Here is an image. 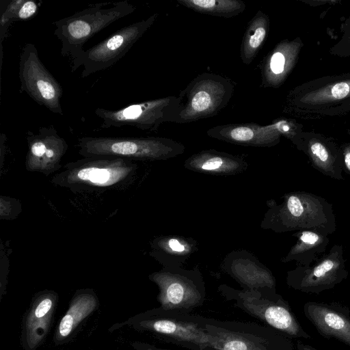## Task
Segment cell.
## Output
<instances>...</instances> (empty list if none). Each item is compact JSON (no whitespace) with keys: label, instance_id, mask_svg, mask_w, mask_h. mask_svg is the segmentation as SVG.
I'll return each mask as SVG.
<instances>
[{"label":"cell","instance_id":"cell-13","mask_svg":"<svg viewBox=\"0 0 350 350\" xmlns=\"http://www.w3.org/2000/svg\"><path fill=\"white\" fill-rule=\"evenodd\" d=\"M349 275L340 244L334 245L327 254L310 266L298 265L290 271L287 284L295 290L306 293L319 294L330 290Z\"/></svg>","mask_w":350,"mask_h":350},{"label":"cell","instance_id":"cell-18","mask_svg":"<svg viewBox=\"0 0 350 350\" xmlns=\"http://www.w3.org/2000/svg\"><path fill=\"white\" fill-rule=\"evenodd\" d=\"M304 47L301 38L285 39L278 43L263 59L262 84L265 88H280L295 67Z\"/></svg>","mask_w":350,"mask_h":350},{"label":"cell","instance_id":"cell-6","mask_svg":"<svg viewBox=\"0 0 350 350\" xmlns=\"http://www.w3.org/2000/svg\"><path fill=\"white\" fill-rule=\"evenodd\" d=\"M208 318L161 307L150 312L140 325L161 340L188 350H215L206 332Z\"/></svg>","mask_w":350,"mask_h":350},{"label":"cell","instance_id":"cell-30","mask_svg":"<svg viewBox=\"0 0 350 350\" xmlns=\"http://www.w3.org/2000/svg\"><path fill=\"white\" fill-rule=\"evenodd\" d=\"M296 347L297 350H320L300 340L297 341Z\"/></svg>","mask_w":350,"mask_h":350},{"label":"cell","instance_id":"cell-26","mask_svg":"<svg viewBox=\"0 0 350 350\" xmlns=\"http://www.w3.org/2000/svg\"><path fill=\"white\" fill-rule=\"evenodd\" d=\"M196 161L198 163H200V168L204 170H216L223 167L226 163L231 161L229 159H226L220 155L203 153L196 157Z\"/></svg>","mask_w":350,"mask_h":350},{"label":"cell","instance_id":"cell-23","mask_svg":"<svg viewBox=\"0 0 350 350\" xmlns=\"http://www.w3.org/2000/svg\"><path fill=\"white\" fill-rule=\"evenodd\" d=\"M53 306V297L46 296L38 302L30 312L27 329L29 341L32 345H35L43 336L49 323Z\"/></svg>","mask_w":350,"mask_h":350},{"label":"cell","instance_id":"cell-21","mask_svg":"<svg viewBox=\"0 0 350 350\" xmlns=\"http://www.w3.org/2000/svg\"><path fill=\"white\" fill-rule=\"evenodd\" d=\"M177 2L195 12L224 18L237 16L246 8L241 0H177Z\"/></svg>","mask_w":350,"mask_h":350},{"label":"cell","instance_id":"cell-4","mask_svg":"<svg viewBox=\"0 0 350 350\" xmlns=\"http://www.w3.org/2000/svg\"><path fill=\"white\" fill-rule=\"evenodd\" d=\"M77 146L83 157L105 156L131 161L165 159L184 150L181 144L158 137H82Z\"/></svg>","mask_w":350,"mask_h":350},{"label":"cell","instance_id":"cell-15","mask_svg":"<svg viewBox=\"0 0 350 350\" xmlns=\"http://www.w3.org/2000/svg\"><path fill=\"white\" fill-rule=\"evenodd\" d=\"M25 168L48 176L62 167L61 161L68 146L53 125L41 126L37 133L29 131Z\"/></svg>","mask_w":350,"mask_h":350},{"label":"cell","instance_id":"cell-25","mask_svg":"<svg viewBox=\"0 0 350 350\" xmlns=\"http://www.w3.org/2000/svg\"><path fill=\"white\" fill-rule=\"evenodd\" d=\"M340 31V39L330 47L329 53L339 57H350V16L342 22Z\"/></svg>","mask_w":350,"mask_h":350},{"label":"cell","instance_id":"cell-5","mask_svg":"<svg viewBox=\"0 0 350 350\" xmlns=\"http://www.w3.org/2000/svg\"><path fill=\"white\" fill-rule=\"evenodd\" d=\"M234 84L230 79L204 72L194 78L178 95L180 107L174 122L187 123L216 116L232 98Z\"/></svg>","mask_w":350,"mask_h":350},{"label":"cell","instance_id":"cell-19","mask_svg":"<svg viewBox=\"0 0 350 350\" xmlns=\"http://www.w3.org/2000/svg\"><path fill=\"white\" fill-rule=\"evenodd\" d=\"M297 241L284 261H297L299 265L310 266L324 253L329 243L327 234L315 230H301L297 233Z\"/></svg>","mask_w":350,"mask_h":350},{"label":"cell","instance_id":"cell-2","mask_svg":"<svg viewBox=\"0 0 350 350\" xmlns=\"http://www.w3.org/2000/svg\"><path fill=\"white\" fill-rule=\"evenodd\" d=\"M135 9L127 0L98 3L53 22V33L62 44L61 55L73 61L85 50L83 46L88 40Z\"/></svg>","mask_w":350,"mask_h":350},{"label":"cell","instance_id":"cell-29","mask_svg":"<svg viewBox=\"0 0 350 350\" xmlns=\"http://www.w3.org/2000/svg\"><path fill=\"white\" fill-rule=\"evenodd\" d=\"M168 245L169 247L175 252H183L185 250V247L175 239H171L168 241Z\"/></svg>","mask_w":350,"mask_h":350},{"label":"cell","instance_id":"cell-31","mask_svg":"<svg viewBox=\"0 0 350 350\" xmlns=\"http://www.w3.org/2000/svg\"><path fill=\"white\" fill-rule=\"evenodd\" d=\"M302 1L305 3H308L310 5H313L318 3H319V5H324V4H327V3L334 4V3L338 2V1H331V0H328V1H326V0H323V1H320V0H319V1Z\"/></svg>","mask_w":350,"mask_h":350},{"label":"cell","instance_id":"cell-8","mask_svg":"<svg viewBox=\"0 0 350 350\" xmlns=\"http://www.w3.org/2000/svg\"><path fill=\"white\" fill-rule=\"evenodd\" d=\"M281 231L315 230L331 234L336 230V221L331 203L316 194L299 191L285 196L277 214Z\"/></svg>","mask_w":350,"mask_h":350},{"label":"cell","instance_id":"cell-1","mask_svg":"<svg viewBox=\"0 0 350 350\" xmlns=\"http://www.w3.org/2000/svg\"><path fill=\"white\" fill-rule=\"evenodd\" d=\"M137 170L133 161L118 157H83L64 165L52 176L53 185L74 193L122 189L131 183Z\"/></svg>","mask_w":350,"mask_h":350},{"label":"cell","instance_id":"cell-20","mask_svg":"<svg viewBox=\"0 0 350 350\" xmlns=\"http://www.w3.org/2000/svg\"><path fill=\"white\" fill-rule=\"evenodd\" d=\"M269 16L258 10L248 23L241 45L240 56L243 64L249 65L256 57L269 32Z\"/></svg>","mask_w":350,"mask_h":350},{"label":"cell","instance_id":"cell-28","mask_svg":"<svg viewBox=\"0 0 350 350\" xmlns=\"http://www.w3.org/2000/svg\"><path fill=\"white\" fill-rule=\"evenodd\" d=\"M349 142L343 143L340 147L342 156L344 170L350 174V129L347 130Z\"/></svg>","mask_w":350,"mask_h":350},{"label":"cell","instance_id":"cell-12","mask_svg":"<svg viewBox=\"0 0 350 350\" xmlns=\"http://www.w3.org/2000/svg\"><path fill=\"white\" fill-rule=\"evenodd\" d=\"M18 75L21 91L39 105L54 113L63 115L62 87L42 64L33 43H26L22 49Z\"/></svg>","mask_w":350,"mask_h":350},{"label":"cell","instance_id":"cell-14","mask_svg":"<svg viewBox=\"0 0 350 350\" xmlns=\"http://www.w3.org/2000/svg\"><path fill=\"white\" fill-rule=\"evenodd\" d=\"M303 131V125L295 119L281 118L265 126L255 123L215 126L208 130L207 135L231 143L273 146L282 136L294 144Z\"/></svg>","mask_w":350,"mask_h":350},{"label":"cell","instance_id":"cell-3","mask_svg":"<svg viewBox=\"0 0 350 350\" xmlns=\"http://www.w3.org/2000/svg\"><path fill=\"white\" fill-rule=\"evenodd\" d=\"M206 327L215 350H293L291 338L268 325L208 318Z\"/></svg>","mask_w":350,"mask_h":350},{"label":"cell","instance_id":"cell-16","mask_svg":"<svg viewBox=\"0 0 350 350\" xmlns=\"http://www.w3.org/2000/svg\"><path fill=\"white\" fill-rule=\"evenodd\" d=\"M293 144L307 156L315 170L334 179H345L340 147L332 138L314 131H303Z\"/></svg>","mask_w":350,"mask_h":350},{"label":"cell","instance_id":"cell-7","mask_svg":"<svg viewBox=\"0 0 350 350\" xmlns=\"http://www.w3.org/2000/svg\"><path fill=\"white\" fill-rule=\"evenodd\" d=\"M349 100L350 72L323 76L290 90L284 111L299 116L317 117Z\"/></svg>","mask_w":350,"mask_h":350},{"label":"cell","instance_id":"cell-32","mask_svg":"<svg viewBox=\"0 0 350 350\" xmlns=\"http://www.w3.org/2000/svg\"><path fill=\"white\" fill-rule=\"evenodd\" d=\"M147 350H172V349H162V348H157V347H150L148 349H147Z\"/></svg>","mask_w":350,"mask_h":350},{"label":"cell","instance_id":"cell-27","mask_svg":"<svg viewBox=\"0 0 350 350\" xmlns=\"http://www.w3.org/2000/svg\"><path fill=\"white\" fill-rule=\"evenodd\" d=\"M350 112V100L324 111L321 116H334L345 115Z\"/></svg>","mask_w":350,"mask_h":350},{"label":"cell","instance_id":"cell-10","mask_svg":"<svg viewBox=\"0 0 350 350\" xmlns=\"http://www.w3.org/2000/svg\"><path fill=\"white\" fill-rule=\"evenodd\" d=\"M154 14L146 19L123 27L72 61V72L81 66L82 78L111 67L122 59L157 19Z\"/></svg>","mask_w":350,"mask_h":350},{"label":"cell","instance_id":"cell-11","mask_svg":"<svg viewBox=\"0 0 350 350\" xmlns=\"http://www.w3.org/2000/svg\"><path fill=\"white\" fill-rule=\"evenodd\" d=\"M180 103V98L170 96L133 103L118 109L98 107L94 113L101 120L100 127L133 126L156 132L161 124L174 122Z\"/></svg>","mask_w":350,"mask_h":350},{"label":"cell","instance_id":"cell-9","mask_svg":"<svg viewBox=\"0 0 350 350\" xmlns=\"http://www.w3.org/2000/svg\"><path fill=\"white\" fill-rule=\"evenodd\" d=\"M224 295L228 300H234L239 308L290 338H312L301 327L288 303L274 291L267 294L255 291H232Z\"/></svg>","mask_w":350,"mask_h":350},{"label":"cell","instance_id":"cell-17","mask_svg":"<svg viewBox=\"0 0 350 350\" xmlns=\"http://www.w3.org/2000/svg\"><path fill=\"white\" fill-rule=\"evenodd\" d=\"M304 314L319 334L350 347V309L340 303L308 301Z\"/></svg>","mask_w":350,"mask_h":350},{"label":"cell","instance_id":"cell-22","mask_svg":"<svg viewBox=\"0 0 350 350\" xmlns=\"http://www.w3.org/2000/svg\"><path fill=\"white\" fill-rule=\"evenodd\" d=\"M96 306V301L92 295L82 294L77 296L59 323V335L61 337L68 336L79 323L94 310Z\"/></svg>","mask_w":350,"mask_h":350},{"label":"cell","instance_id":"cell-24","mask_svg":"<svg viewBox=\"0 0 350 350\" xmlns=\"http://www.w3.org/2000/svg\"><path fill=\"white\" fill-rule=\"evenodd\" d=\"M38 5L32 0H12L8 1L4 10L1 9L0 19L1 44L12 23L27 20L33 17L37 12Z\"/></svg>","mask_w":350,"mask_h":350}]
</instances>
